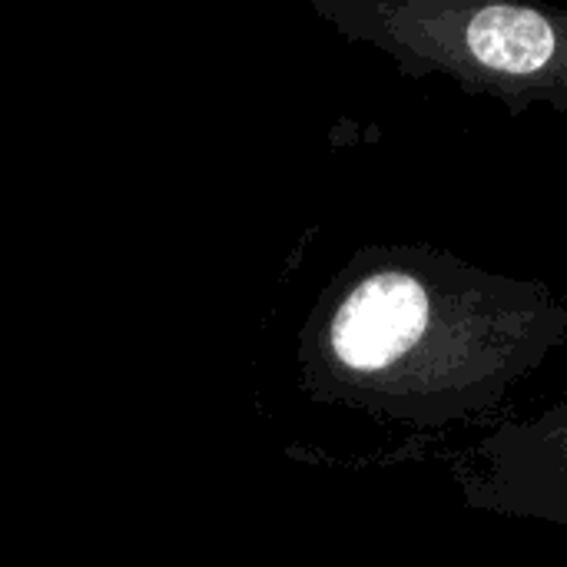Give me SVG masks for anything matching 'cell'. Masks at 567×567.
<instances>
[{
    "mask_svg": "<svg viewBox=\"0 0 567 567\" xmlns=\"http://www.w3.org/2000/svg\"><path fill=\"white\" fill-rule=\"evenodd\" d=\"M429 326V292L405 272L359 282L332 322V349L349 369H385L405 355Z\"/></svg>",
    "mask_w": 567,
    "mask_h": 567,
    "instance_id": "cell-1",
    "label": "cell"
},
{
    "mask_svg": "<svg viewBox=\"0 0 567 567\" xmlns=\"http://www.w3.org/2000/svg\"><path fill=\"white\" fill-rule=\"evenodd\" d=\"M472 53L505 73H535L555 53L551 23L525 7H485L468 23Z\"/></svg>",
    "mask_w": 567,
    "mask_h": 567,
    "instance_id": "cell-2",
    "label": "cell"
}]
</instances>
